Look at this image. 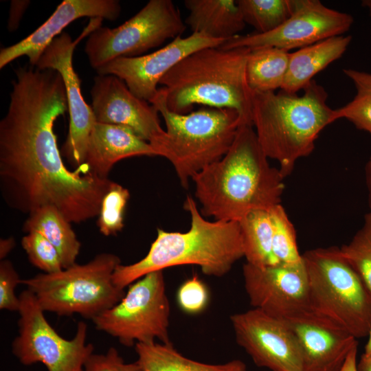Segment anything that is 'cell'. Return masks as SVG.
<instances>
[{"mask_svg":"<svg viewBox=\"0 0 371 371\" xmlns=\"http://www.w3.org/2000/svg\"><path fill=\"white\" fill-rule=\"evenodd\" d=\"M272 226V247L278 264L298 265L303 262L298 250L295 228L281 204L269 210Z\"/></svg>","mask_w":371,"mask_h":371,"instance_id":"29","label":"cell"},{"mask_svg":"<svg viewBox=\"0 0 371 371\" xmlns=\"http://www.w3.org/2000/svg\"><path fill=\"white\" fill-rule=\"evenodd\" d=\"M23 230L38 232L48 240L58 251L63 269L76 264L81 243L71 223L56 207L45 206L30 214Z\"/></svg>","mask_w":371,"mask_h":371,"instance_id":"24","label":"cell"},{"mask_svg":"<svg viewBox=\"0 0 371 371\" xmlns=\"http://www.w3.org/2000/svg\"><path fill=\"white\" fill-rule=\"evenodd\" d=\"M340 251L371 291V212L364 216L361 227Z\"/></svg>","mask_w":371,"mask_h":371,"instance_id":"30","label":"cell"},{"mask_svg":"<svg viewBox=\"0 0 371 371\" xmlns=\"http://www.w3.org/2000/svg\"><path fill=\"white\" fill-rule=\"evenodd\" d=\"M0 122V188L10 208L29 215L52 206L71 223L98 216L114 181L65 166L54 131L68 110L59 72L19 67Z\"/></svg>","mask_w":371,"mask_h":371,"instance_id":"1","label":"cell"},{"mask_svg":"<svg viewBox=\"0 0 371 371\" xmlns=\"http://www.w3.org/2000/svg\"><path fill=\"white\" fill-rule=\"evenodd\" d=\"M184 209L191 217L188 231L158 228L156 238L142 259L116 267L113 275L115 286L124 289L149 273L186 265L199 266L205 275L221 277L244 257L238 221H207L192 196H187Z\"/></svg>","mask_w":371,"mask_h":371,"instance_id":"3","label":"cell"},{"mask_svg":"<svg viewBox=\"0 0 371 371\" xmlns=\"http://www.w3.org/2000/svg\"><path fill=\"white\" fill-rule=\"evenodd\" d=\"M121 264L111 253H101L89 262L52 273H39L22 279L45 312L60 316L78 314L93 320L117 304L124 289L115 285L113 275Z\"/></svg>","mask_w":371,"mask_h":371,"instance_id":"8","label":"cell"},{"mask_svg":"<svg viewBox=\"0 0 371 371\" xmlns=\"http://www.w3.org/2000/svg\"><path fill=\"white\" fill-rule=\"evenodd\" d=\"M142 155L153 157L157 154L150 143L129 128L96 122L89 135L85 161L81 168L85 167V172L108 178L117 161Z\"/></svg>","mask_w":371,"mask_h":371,"instance_id":"20","label":"cell"},{"mask_svg":"<svg viewBox=\"0 0 371 371\" xmlns=\"http://www.w3.org/2000/svg\"><path fill=\"white\" fill-rule=\"evenodd\" d=\"M90 93L96 122L125 126L148 143L164 132L156 107L134 95L118 77L98 74Z\"/></svg>","mask_w":371,"mask_h":371,"instance_id":"17","label":"cell"},{"mask_svg":"<svg viewBox=\"0 0 371 371\" xmlns=\"http://www.w3.org/2000/svg\"><path fill=\"white\" fill-rule=\"evenodd\" d=\"M361 5L368 10L369 15L371 17V0H363L361 1Z\"/></svg>","mask_w":371,"mask_h":371,"instance_id":"42","label":"cell"},{"mask_svg":"<svg viewBox=\"0 0 371 371\" xmlns=\"http://www.w3.org/2000/svg\"><path fill=\"white\" fill-rule=\"evenodd\" d=\"M368 339L365 346V350L363 353L370 354L371 353V328L368 335Z\"/></svg>","mask_w":371,"mask_h":371,"instance_id":"41","label":"cell"},{"mask_svg":"<svg viewBox=\"0 0 371 371\" xmlns=\"http://www.w3.org/2000/svg\"><path fill=\"white\" fill-rule=\"evenodd\" d=\"M102 18H91L78 38L73 41L63 32L55 38L41 55L36 67L54 69L63 80L69 113L68 135L62 151L73 167L81 168L85 161L87 145L96 120L91 108L84 100L80 79L73 67V55L76 45L95 30L100 27Z\"/></svg>","mask_w":371,"mask_h":371,"instance_id":"12","label":"cell"},{"mask_svg":"<svg viewBox=\"0 0 371 371\" xmlns=\"http://www.w3.org/2000/svg\"><path fill=\"white\" fill-rule=\"evenodd\" d=\"M284 177L272 167L252 124L241 123L227 153L192 179L201 214L238 221L252 210L280 204Z\"/></svg>","mask_w":371,"mask_h":371,"instance_id":"2","label":"cell"},{"mask_svg":"<svg viewBox=\"0 0 371 371\" xmlns=\"http://www.w3.org/2000/svg\"><path fill=\"white\" fill-rule=\"evenodd\" d=\"M328 93L313 80L302 95L282 89L253 91L251 122L268 158L276 160L285 178L297 161L314 150L320 132L334 122V109L326 103Z\"/></svg>","mask_w":371,"mask_h":371,"instance_id":"5","label":"cell"},{"mask_svg":"<svg viewBox=\"0 0 371 371\" xmlns=\"http://www.w3.org/2000/svg\"><path fill=\"white\" fill-rule=\"evenodd\" d=\"M351 40L350 35L335 36L290 53L288 70L281 89L289 93L304 90L316 74L342 56Z\"/></svg>","mask_w":371,"mask_h":371,"instance_id":"21","label":"cell"},{"mask_svg":"<svg viewBox=\"0 0 371 371\" xmlns=\"http://www.w3.org/2000/svg\"><path fill=\"white\" fill-rule=\"evenodd\" d=\"M129 197L128 190L113 183L102 199L97 221L102 235H115L122 229L124 210Z\"/></svg>","mask_w":371,"mask_h":371,"instance_id":"31","label":"cell"},{"mask_svg":"<svg viewBox=\"0 0 371 371\" xmlns=\"http://www.w3.org/2000/svg\"><path fill=\"white\" fill-rule=\"evenodd\" d=\"M184 5L189 11L185 23L192 33H203L226 41L238 36L245 27L236 1L186 0Z\"/></svg>","mask_w":371,"mask_h":371,"instance_id":"22","label":"cell"},{"mask_svg":"<svg viewBox=\"0 0 371 371\" xmlns=\"http://www.w3.org/2000/svg\"><path fill=\"white\" fill-rule=\"evenodd\" d=\"M120 12V3L117 0H64L35 31L1 49L0 69L23 56L28 58L31 66L36 67L47 46L73 21L86 16L115 21Z\"/></svg>","mask_w":371,"mask_h":371,"instance_id":"19","label":"cell"},{"mask_svg":"<svg viewBox=\"0 0 371 371\" xmlns=\"http://www.w3.org/2000/svg\"><path fill=\"white\" fill-rule=\"evenodd\" d=\"M150 104L163 117L166 129L150 144L157 156L172 164L184 188L196 174L227 153L241 124L232 109L204 106L186 114L172 112L161 88Z\"/></svg>","mask_w":371,"mask_h":371,"instance_id":"6","label":"cell"},{"mask_svg":"<svg viewBox=\"0 0 371 371\" xmlns=\"http://www.w3.org/2000/svg\"><path fill=\"white\" fill-rule=\"evenodd\" d=\"M18 335L12 352L25 366L42 363L47 371H84L94 347L87 342V325L79 322L74 337L60 336L45 317V311L27 289L19 295Z\"/></svg>","mask_w":371,"mask_h":371,"instance_id":"11","label":"cell"},{"mask_svg":"<svg viewBox=\"0 0 371 371\" xmlns=\"http://www.w3.org/2000/svg\"><path fill=\"white\" fill-rule=\"evenodd\" d=\"M186 28L180 11L171 0H150L137 14L115 28L93 31L85 46L90 65L97 70L121 57L142 56Z\"/></svg>","mask_w":371,"mask_h":371,"instance_id":"9","label":"cell"},{"mask_svg":"<svg viewBox=\"0 0 371 371\" xmlns=\"http://www.w3.org/2000/svg\"><path fill=\"white\" fill-rule=\"evenodd\" d=\"M366 184L368 190L369 205L371 212V156L366 167Z\"/></svg>","mask_w":371,"mask_h":371,"instance_id":"40","label":"cell"},{"mask_svg":"<svg viewBox=\"0 0 371 371\" xmlns=\"http://www.w3.org/2000/svg\"><path fill=\"white\" fill-rule=\"evenodd\" d=\"M135 350L142 371H247L240 360L212 364L189 359L177 350L172 343H137Z\"/></svg>","mask_w":371,"mask_h":371,"instance_id":"23","label":"cell"},{"mask_svg":"<svg viewBox=\"0 0 371 371\" xmlns=\"http://www.w3.org/2000/svg\"><path fill=\"white\" fill-rule=\"evenodd\" d=\"M267 371H271V370H267Z\"/></svg>","mask_w":371,"mask_h":371,"instance_id":"43","label":"cell"},{"mask_svg":"<svg viewBox=\"0 0 371 371\" xmlns=\"http://www.w3.org/2000/svg\"><path fill=\"white\" fill-rule=\"evenodd\" d=\"M177 298L179 307L184 312L196 314L206 308L209 293L205 284L196 276H194L181 284Z\"/></svg>","mask_w":371,"mask_h":371,"instance_id":"33","label":"cell"},{"mask_svg":"<svg viewBox=\"0 0 371 371\" xmlns=\"http://www.w3.org/2000/svg\"><path fill=\"white\" fill-rule=\"evenodd\" d=\"M245 24L256 33L269 32L282 25L292 14L295 0H237Z\"/></svg>","mask_w":371,"mask_h":371,"instance_id":"27","label":"cell"},{"mask_svg":"<svg viewBox=\"0 0 371 371\" xmlns=\"http://www.w3.org/2000/svg\"><path fill=\"white\" fill-rule=\"evenodd\" d=\"M21 245L32 265L45 273L63 269L60 254L56 247L38 232H29L22 238Z\"/></svg>","mask_w":371,"mask_h":371,"instance_id":"32","label":"cell"},{"mask_svg":"<svg viewBox=\"0 0 371 371\" xmlns=\"http://www.w3.org/2000/svg\"><path fill=\"white\" fill-rule=\"evenodd\" d=\"M290 52L274 47L250 49L246 64L248 85L252 91H275L282 87Z\"/></svg>","mask_w":371,"mask_h":371,"instance_id":"25","label":"cell"},{"mask_svg":"<svg viewBox=\"0 0 371 371\" xmlns=\"http://www.w3.org/2000/svg\"><path fill=\"white\" fill-rule=\"evenodd\" d=\"M357 349L358 346L350 352L340 371H358Z\"/></svg>","mask_w":371,"mask_h":371,"instance_id":"37","label":"cell"},{"mask_svg":"<svg viewBox=\"0 0 371 371\" xmlns=\"http://www.w3.org/2000/svg\"><path fill=\"white\" fill-rule=\"evenodd\" d=\"M21 280L11 261L1 260L0 262V309L17 311L20 306L19 297L15 294V289Z\"/></svg>","mask_w":371,"mask_h":371,"instance_id":"34","label":"cell"},{"mask_svg":"<svg viewBox=\"0 0 371 371\" xmlns=\"http://www.w3.org/2000/svg\"><path fill=\"white\" fill-rule=\"evenodd\" d=\"M353 17L329 8L319 0H295L291 16L276 29L265 34L238 35L218 47L250 49L274 47L286 51L302 48L326 38L343 35L352 25Z\"/></svg>","mask_w":371,"mask_h":371,"instance_id":"13","label":"cell"},{"mask_svg":"<svg viewBox=\"0 0 371 371\" xmlns=\"http://www.w3.org/2000/svg\"><path fill=\"white\" fill-rule=\"evenodd\" d=\"M295 335L302 371H340L357 339L346 329L308 311L283 319Z\"/></svg>","mask_w":371,"mask_h":371,"instance_id":"18","label":"cell"},{"mask_svg":"<svg viewBox=\"0 0 371 371\" xmlns=\"http://www.w3.org/2000/svg\"><path fill=\"white\" fill-rule=\"evenodd\" d=\"M343 71L353 82L356 94L350 102L334 110V120L346 119L371 135V73L354 69Z\"/></svg>","mask_w":371,"mask_h":371,"instance_id":"28","label":"cell"},{"mask_svg":"<svg viewBox=\"0 0 371 371\" xmlns=\"http://www.w3.org/2000/svg\"><path fill=\"white\" fill-rule=\"evenodd\" d=\"M225 41L193 32L185 38L176 37L154 52L116 58L96 71L100 75L118 77L134 95L151 103L159 92L160 80L179 61L199 49L218 47Z\"/></svg>","mask_w":371,"mask_h":371,"instance_id":"16","label":"cell"},{"mask_svg":"<svg viewBox=\"0 0 371 371\" xmlns=\"http://www.w3.org/2000/svg\"><path fill=\"white\" fill-rule=\"evenodd\" d=\"M238 344L254 363L271 371H302L297 339L281 319L256 308L230 317Z\"/></svg>","mask_w":371,"mask_h":371,"instance_id":"14","label":"cell"},{"mask_svg":"<svg viewBox=\"0 0 371 371\" xmlns=\"http://www.w3.org/2000/svg\"><path fill=\"white\" fill-rule=\"evenodd\" d=\"M30 3V1H11L8 23L9 31L12 32L17 29L20 20Z\"/></svg>","mask_w":371,"mask_h":371,"instance_id":"36","label":"cell"},{"mask_svg":"<svg viewBox=\"0 0 371 371\" xmlns=\"http://www.w3.org/2000/svg\"><path fill=\"white\" fill-rule=\"evenodd\" d=\"M15 240L12 238H3L0 240V259L5 260V258L15 247Z\"/></svg>","mask_w":371,"mask_h":371,"instance_id":"38","label":"cell"},{"mask_svg":"<svg viewBox=\"0 0 371 371\" xmlns=\"http://www.w3.org/2000/svg\"><path fill=\"white\" fill-rule=\"evenodd\" d=\"M245 291L253 308L286 319L312 311L308 280L304 262L259 267H243Z\"/></svg>","mask_w":371,"mask_h":371,"instance_id":"15","label":"cell"},{"mask_svg":"<svg viewBox=\"0 0 371 371\" xmlns=\"http://www.w3.org/2000/svg\"><path fill=\"white\" fill-rule=\"evenodd\" d=\"M358 371H371V353H363L357 362Z\"/></svg>","mask_w":371,"mask_h":371,"instance_id":"39","label":"cell"},{"mask_svg":"<svg viewBox=\"0 0 371 371\" xmlns=\"http://www.w3.org/2000/svg\"><path fill=\"white\" fill-rule=\"evenodd\" d=\"M249 52L210 47L183 58L159 82L168 109L179 114L191 112L196 104L232 109L241 123L252 124L253 91L246 75Z\"/></svg>","mask_w":371,"mask_h":371,"instance_id":"4","label":"cell"},{"mask_svg":"<svg viewBox=\"0 0 371 371\" xmlns=\"http://www.w3.org/2000/svg\"><path fill=\"white\" fill-rule=\"evenodd\" d=\"M170 306L163 271L149 273L128 286L122 299L92 321L97 330L116 338L122 345L169 337Z\"/></svg>","mask_w":371,"mask_h":371,"instance_id":"10","label":"cell"},{"mask_svg":"<svg viewBox=\"0 0 371 371\" xmlns=\"http://www.w3.org/2000/svg\"><path fill=\"white\" fill-rule=\"evenodd\" d=\"M238 223L247 263L259 267L278 265L273 252L272 226L269 211H250Z\"/></svg>","mask_w":371,"mask_h":371,"instance_id":"26","label":"cell"},{"mask_svg":"<svg viewBox=\"0 0 371 371\" xmlns=\"http://www.w3.org/2000/svg\"><path fill=\"white\" fill-rule=\"evenodd\" d=\"M84 371H142L137 361L126 362L116 348L111 347L104 354L93 353Z\"/></svg>","mask_w":371,"mask_h":371,"instance_id":"35","label":"cell"},{"mask_svg":"<svg viewBox=\"0 0 371 371\" xmlns=\"http://www.w3.org/2000/svg\"><path fill=\"white\" fill-rule=\"evenodd\" d=\"M312 311L342 327L356 339L371 328V291L339 247L302 254Z\"/></svg>","mask_w":371,"mask_h":371,"instance_id":"7","label":"cell"}]
</instances>
